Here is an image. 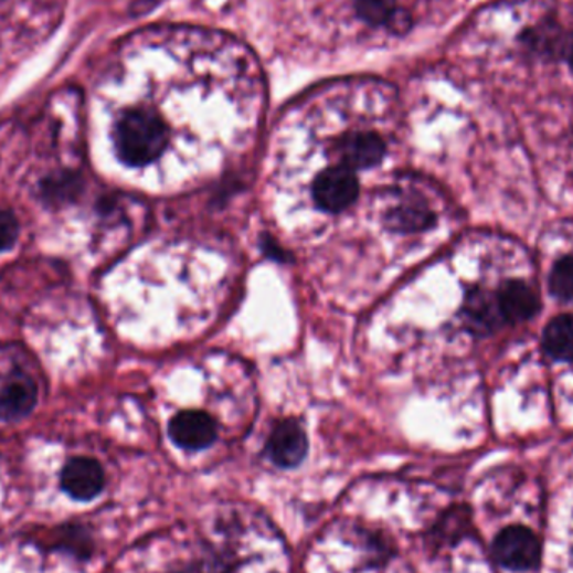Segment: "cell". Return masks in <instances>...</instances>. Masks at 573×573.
Returning <instances> with one entry per match:
<instances>
[{"mask_svg":"<svg viewBox=\"0 0 573 573\" xmlns=\"http://www.w3.org/2000/svg\"><path fill=\"white\" fill-rule=\"evenodd\" d=\"M51 549L67 553L79 560L89 559L94 552V540L83 524H63L51 533Z\"/></svg>","mask_w":573,"mask_h":573,"instance_id":"4fadbf2b","label":"cell"},{"mask_svg":"<svg viewBox=\"0 0 573 573\" xmlns=\"http://www.w3.org/2000/svg\"><path fill=\"white\" fill-rule=\"evenodd\" d=\"M359 183L354 171L348 167H333L322 171L314 183V199L327 212H341L358 199Z\"/></svg>","mask_w":573,"mask_h":573,"instance_id":"3957f363","label":"cell"},{"mask_svg":"<svg viewBox=\"0 0 573 573\" xmlns=\"http://www.w3.org/2000/svg\"><path fill=\"white\" fill-rule=\"evenodd\" d=\"M38 403V388L21 371L0 374V421L24 420Z\"/></svg>","mask_w":573,"mask_h":573,"instance_id":"277c9868","label":"cell"},{"mask_svg":"<svg viewBox=\"0 0 573 573\" xmlns=\"http://www.w3.org/2000/svg\"><path fill=\"white\" fill-rule=\"evenodd\" d=\"M494 556L505 569L523 572L539 565L542 545L539 537L524 527H508L494 542Z\"/></svg>","mask_w":573,"mask_h":573,"instance_id":"7a4b0ae2","label":"cell"},{"mask_svg":"<svg viewBox=\"0 0 573 573\" xmlns=\"http://www.w3.org/2000/svg\"><path fill=\"white\" fill-rule=\"evenodd\" d=\"M543 349L556 361L573 362V316L562 314L547 323L543 330Z\"/></svg>","mask_w":573,"mask_h":573,"instance_id":"7c38bea8","label":"cell"},{"mask_svg":"<svg viewBox=\"0 0 573 573\" xmlns=\"http://www.w3.org/2000/svg\"><path fill=\"white\" fill-rule=\"evenodd\" d=\"M358 12L372 25H388L397 32L407 31L411 18L396 0H358Z\"/></svg>","mask_w":573,"mask_h":573,"instance_id":"8fae6325","label":"cell"},{"mask_svg":"<svg viewBox=\"0 0 573 573\" xmlns=\"http://www.w3.org/2000/svg\"><path fill=\"white\" fill-rule=\"evenodd\" d=\"M550 293L563 303L573 300V255L556 261L549 275Z\"/></svg>","mask_w":573,"mask_h":573,"instance_id":"2e32d148","label":"cell"},{"mask_svg":"<svg viewBox=\"0 0 573 573\" xmlns=\"http://www.w3.org/2000/svg\"><path fill=\"white\" fill-rule=\"evenodd\" d=\"M81 191V177L71 171L51 174L42 181V199L47 205L61 206L64 203L73 202Z\"/></svg>","mask_w":573,"mask_h":573,"instance_id":"5bb4252c","label":"cell"},{"mask_svg":"<svg viewBox=\"0 0 573 573\" xmlns=\"http://www.w3.org/2000/svg\"><path fill=\"white\" fill-rule=\"evenodd\" d=\"M566 57H569L570 64L573 66V38L570 39L569 50H566Z\"/></svg>","mask_w":573,"mask_h":573,"instance_id":"ac0fdd59","label":"cell"},{"mask_svg":"<svg viewBox=\"0 0 573 573\" xmlns=\"http://www.w3.org/2000/svg\"><path fill=\"white\" fill-rule=\"evenodd\" d=\"M386 153V145L381 136L371 131H356L346 135L339 142L342 167L349 170H365L381 163Z\"/></svg>","mask_w":573,"mask_h":573,"instance_id":"30bf717a","label":"cell"},{"mask_svg":"<svg viewBox=\"0 0 573 573\" xmlns=\"http://www.w3.org/2000/svg\"><path fill=\"white\" fill-rule=\"evenodd\" d=\"M498 307L505 322L518 323L530 320L539 314L540 297L532 285L524 280H508L497 294Z\"/></svg>","mask_w":573,"mask_h":573,"instance_id":"ba28073f","label":"cell"},{"mask_svg":"<svg viewBox=\"0 0 573 573\" xmlns=\"http://www.w3.org/2000/svg\"><path fill=\"white\" fill-rule=\"evenodd\" d=\"M167 126L148 109H131L116 123L115 147L119 160L129 167H145L167 148Z\"/></svg>","mask_w":573,"mask_h":573,"instance_id":"6da1fadb","label":"cell"},{"mask_svg":"<svg viewBox=\"0 0 573 573\" xmlns=\"http://www.w3.org/2000/svg\"><path fill=\"white\" fill-rule=\"evenodd\" d=\"M390 220H393L394 226L397 229L424 230L432 225L435 215L423 202L414 200V202L401 203V206L393 210Z\"/></svg>","mask_w":573,"mask_h":573,"instance_id":"9a60e30c","label":"cell"},{"mask_svg":"<svg viewBox=\"0 0 573 573\" xmlns=\"http://www.w3.org/2000/svg\"><path fill=\"white\" fill-rule=\"evenodd\" d=\"M105 484V469L93 458H73L61 473V487L74 500H93L102 494Z\"/></svg>","mask_w":573,"mask_h":573,"instance_id":"5b68a950","label":"cell"},{"mask_svg":"<svg viewBox=\"0 0 573 573\" xmlns=\"http://www.w3.org/2000/svg\"><path fill=\"white\" fill-rule=\"evenodd\" d=\"M463 317H465L466 327L476 336H490L505 322L500 307H498L497 296L481 287H473L466 294Z\"/></svg>","mask_w":573,"mask_h":573,"instance_id":"9c48e42d","label":"cell"},{"mask_svg":"<svg viewBox=\"0 0 573 573\" xmlns=\"http://www.w3.org/2000/svg\"><path fill=\"white\" fill-rule=\"evenodd\" d=\"M309 452L306 433L296 421H282L267 442V455L280 468H296Z\"/></svg>","mask_w":573,"mask_h":573,"instance_id":"8992f818","label":"cell"},{"mask_svg":"<svg viewBox=\"0 0 573 573\" xmlns=\"http://www.w3.org/2000/svg\"><path fill=\"white\" fill-rule=\"evenodd\" d=\"M174 445L184 449H203L216 438L215 421L200 411H184L171 420L168 427Z\"/></svg>","mask_w":573,"mask_h":573,"instance_id":"52a82bcc","label":"cell"},{"mask_svg":"<svg viewBox=\"0 0 573 573\" xmlns=\"http://www.w3.org/2000/svg\"><path fill=\"white\" fill-rule=\"evenodd\" d=\"M19 222L11 212L0 210V252L11 251L18 242Z\"/></svg>","mask_w":573,"mask_h":573,"instance_id":"e0dca14e","label":"cell"}]
</instances>
